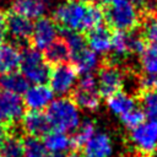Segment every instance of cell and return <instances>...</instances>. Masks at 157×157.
Masks as SVG:
<instances>
[{"instance_id": "19", "label": "cell", "mask_w": 157, "mask_h": 157, "mask_svg": "<svg viewBox=\"0 0 157 157\" xmlns=\"http://www.w3.org/2000/svg\"><path fill=\"white\" fill-rule=\"evenodd\" d=\"M107 107L113 114L123 117L128 112L136 108V101L129 92L119 91L107 98Z\"/></svg>"}, {"instance_id": "41", "label": "cell", "mask_w": 157, "mask_h": 157, "mask_svg": "<svg viewBox=\"0 0 157 157\" xmlns=\"http://www.w3.org/2000/svg\"><path fill=\"white\" fill-rule=\"evenodd\" d=\"M43 1H44V2H47V1H50V0H43Z\"/></svg>"}, {"instance_id": "22", "label": "cell", "mask_w": 157, "mask_h": 157, "mask_svg": "<svg viewBox=\"0 0 157 157\" xmlns=\"http://www.w3.org/2000/svg\"><path fill=\"white\" fill-rule=\"evenodd\" d=\"M0 86L4 88V91L16 94H23L29 87L26 77L17 71L2 75V77L0 78Z\"/></svg>"}, {"instance_id": "33", "label": "cell", "mask_w": 157, "mask_h": 157, "mask_svg": "<svg viewBox=\"0 0 157 157\" xmlns=\"http://www.w3.org/2000/svg\"><path fill=\"white\" fill-rule=\"evenodd\" d=\"M7 36V23H6V15L0 11V44L4 43Z\"/></svg>"}, {"instance_id": "13", "label": "cell", "mask_w": 157, "mask_h": 157, "mask_svg": "<svg viewBox=\"0 0 157 157\" xmlns=\"http://www.w3.org/2000/svg\"><path fill=\"white\" fill-rule=\"evenodd\" d=\"M22 129L23 131L32 137H44L52 129L47 114L43 112H32L29 110L22 117Z\"/></svg>"}, {"instance_id": "38", "label": "cell", "mask_w": 157, "mask_h": 157, "mask_svg": "<svg viewBox=\"0 0 157 157\" xmlns=\"http://www.w3.org/2000/svg\"><path fill=\"white\" fill-rule=\"evenodd\" d=\"M47 157H61V155H55V153H49V152H48Z\"/></svg>"}, {"instance_id": "9", "label": "cell", "mask_w": 157, "mask_h": 157, "mask_svg": "<svg viewBox=\"0 0 157 157\" xmlns=\"http://www.w3.org/2000/svg\"><path fill=\"white\" fill-rule=\"evenodd\" d=\"M96 78H97V88L99 94L107 98L121 91V87L125 83L124 74L113 65L101 67Z\"/></svg>"}, {"instance_id": "28", "label": "cell", "mask_w": 157, "mask_h": 157, "mask_svg": "<svg viewBox=\"0 0 157 157\" xmlns=\"http://www.w3.org/2000/svg\"><path fill=\"white\" fill-rule=\"evenodd\" d=\"M48 151L42 140L28 136L23 140V157H47Z\"/></svg>"}, {"instance_id": "23", "label": "cell", "mask_w": 157, "mask_h": 157, "mask_svg": "<svg viewBox=\"0 0 157 157\" xmlns=\"http://www.w3.org/2000/svg\"><path fill=\"white\" fill-rule=\"evenodd\" d=\"M48 63L59 65V64H64L70 59V50L67 44L65 43V40H55L53 44H50L47 49H45V56Z\"/></svg>"}, {"instance_id": "7", "label": "cell", "mask_w": 157, "mask_h": 157, "mask_svg": "<svg viewBox=\"0 0 157 157\" xmlns=\"http://www.w3.org/2000/svg\"><path fill=\"white\" fill-rule=\"evenodd\" d=\"M146 49L144 38L126 31H115L112 37V53L118 59H124L132 54L141 55Z\"/></svg>"}, {"instance_id": "35", "label": "cell", "mask_w": 157, "mask_h": 157, "mask_svg": "<svg viewBox=\"0 0 157 157\" xmlns=\"http://www.w3.org/2000/svg\"><path fill=\"white\" fill-rule=\"evenodd\" d=\"M99 1H101L103 5L110 7V6H114V5H117V4H119V2H121V1H124V0H99Z\"/></svg>"}, {"instance_id": "36", "label": "cell", "mask_w": 157, "mask_h": 157, "mask_svg": "<svg viewBox=\"0 0 157 157\" xmlns=\"http://www.w3.org/2000/svg\"><path fill=\"white\" fill-rule=\"evenodd\" d=\"M6 136V129L2 124H0V142L4 140V137Z\"/></svg>"}, {"instance_id": "12", "label": "cell", "mask_w": 157, "mask_h": 157, "mask_svg": "<svg viewBox=\"0 0 157 157\" xmlns=\"http://www.w3.org/2000/svg\"><path fill=\"white\" fill-rule=\"evenodd\" d=\"M0 113L7 123H15L25 115V103L20 94L2 91L0 92Z\"/></svg>"}, {"instance_id": "39", "label": "cell", "mask_w": 157, "mask_h": 157, "mask_svg": "<svg viewBox=\"0 0 157 157\" xmlns=\"http://www.w3.org/2000/svg\"><path fill=\"white\" fill-rule=\"evenodd\" d=\"M74 1H78V2H83V4H90L92 0H74Z\"/></svg>"}, {"instance_id": "32", "label": "cell", "mask_w": 157, "mask_h": 157, "mask_svg": "<svg viewBox=\"0 0 157 157\" xmlns=\"http://www.w3.org/2000/svg\"><path fill=\"white\" fill-rule=\"evenodd\" d=\"M140 86H141V88H144V91H146V90L157 91V76L144 77L142 80H140Z\"/></svg>"}, {"instance_id": "4", "label": "cell", "mask_w": 157, "mask_h": 157, "mask_svg": "<svg viewBox=\"0 0 157 157\" xmlns=\"http://www.w3.org/2000/svg\"><path fill=\"white\" fill-rule=\"evenodd\" d=\"M105 20L117 31H132L140 21L137 7L130 1L124 0L114 6L108 7L105 12Z\"/></svg>"}, {"instance_id": "20", "label": "cell", "mask_w": 157, "mask_h": 157, "mask_svg": "<svg viewBox=\"0 0 157 157\" xmlns=\"http://www.w3.org/2000/svg\"><path fill=\"white\" fill-rule=\"evenodd\" d=\"M70 59L72 60L74 67L77 70V72H81L82 75L92 74L97 69L98 63H99L98 55L94 52H92L88 47L72 54Z\"/></svg>"}, {"instance_id": "24", "label": "cell", "mask_w": 157, "mask_h": 157, "mask_svg": "<svg viewBox=\"0 0 157 157\" xmlns=\"http://www.w3.org/2000/svg\"><path fill=\"white\" fill-rule=\"evenodd\" d=\"M1 157H23V140L16 135H6L0 142Z\"/></svg>"}, {"instance_id": "8", "label": "cell", "mask_w": 157, "mask_h": 157, "mask_svg": "<svg viewBox=\"0 0 157 157\" xmlns=\"http://www.w3.org/2000/svg\"><path fill=\"white\" fill-rule=\"evenodd\" d=\"M130 140L135 148L145 155L157 150V121L145 120L130 132Z\"/></svg>"}, {"instance_id": "40", "label": "cell", "mask_w": 157, "mask_h": 157, "mask_svg": "<svg viewBox=\"0 0 157 157\" xmlns=\"http://www.w3.org/2000/svg\"><path fill=\"white\" fill-rule=\"evenodd\" d=\"M1 121H2V117H1V113H0V124H1Z\"/></svg>"}, {"instance_id": "30", "label": "cell", "mask_w": 157, "mask_h": 157, "mask_svg": "<svg viewBox=\"0 0 157 157\" xmlns=\"http://www.w3.org/2000/svg\"><path fill=\"white\" fill-rule=\"evenodd\" d=\"M144 40L151 45H157V15H150L142 25Z\"/></svg>"}, {"instance_id": "10", "label": "cell", "mask_w": 157, "mask_h": 157, "mask_svg": "<svg viewBox=\"0 0 157 157\" xmlns=\"http://www.w3.org/2000/svg\"><path fill=\"white\" fill-rule=\"evenodd\" d=\"M58 26L56 22L49 17H40L33 23V32L31 36L33 48L37 50H45L56 40Z\"/></svg>"}, {"instance_id": "34", "label": "cell", "mask_w": 157, "mask_h": 157, "mask_svg": "<svg viewBox=\"0 0 157 157\" xmlns=\"http://www.w3.org/2000/svg\"><path fill=\"white\" fill-rule=\"evenodd\" d=\"M136 7H152L153 0H130Z\"/></svg>"}, {"instance_id": "2", "label": "cell", "mask_w": 157, "mask_h": 157, "mask_svg": "<svg viewBox=\"0 0 157 157\" xmlns=\"http://www.w3.org/2000/svg\"><path fill=\"white\" fill-rule=\"evenodd\" d=\"M47 117L54 130L70 132L81 124V114L76 103L67 97L55 98L47 108Z\"/></svg>"}, {"instance_id": "6", "label": "cell", "mask_w": 157, "mask_h": 157, "mask_svg": "<svg viewBox=\"0 0 157 157\" xmlns=\"http://www.w3.org/2000/svg\"><path fill=\"white\" fill-rule=\"evenodd\" d=\"M49 87L54 94L66 97L77 83V70L70 64H59L50 70Z\"/></svg>"}, {"instance_id": "29", "label": "cell", "mask_w": 157, "mask_h": 157, "mask_svg": "<svg viewBox=\"0 0 157 157\" xmlns=\"http://www.w3.org/2000/svg\"><path fill=\"white\" fill-rule=\"evenodd\" d=\"M64 40L69 47L70 50V56L81 49L87 47V42L83 38V36L80 32H71V31H65L64 33Z\"/></svg>"}, {"instance_id": "16", "label": "cell", "mask_w": 157, "mask_h": 157, "mask_svg": "<svg viewBox=\"0 0 157 157\" xmlns=\"http://www.w3.org/2000/svg\"><path fill=\"white\" fill-rule=\"evenodd\" d=\"M113 153V144L105 132H96V135L83 146L82 157H110Z\"/></svg>"}, {"instance_id": "5", "label": "cell", "mask_w": 157, "mask_h": 157, "mask_svg": "<svg viewBox=\"0 0 157 157\" xmlns=\"http://www.w3.org/2000/svg\"><path fill=\"white\" fill-rule=\"evenodd\" d=\"M72 101L78 108L86 110H94L99 107L101 94L97 88V78L93 74L82 75L76 90L74 91Z\"/></svg>"}, {"instance_id": "1", "label": "cell", "mask_w": 157, "mask_h": 157, "mask_svg": "<svg viewBox=\"0 0 157 157\" xmlns=\"http://www.w3.org/2000/svg\"><path fill=\"white\" fill-rule=\"evenodd\" d=\"M54 21L65 31L90 32L99 26L105 18V13L99 5L83 4L69 0L58 5L53 12Z\"/></svg>"}, {"instance_id": "17", "label": "cell", "mask_w": 157, "mask_h": 157, "mask_svg": "<svg viewBox=\"0 0 157 157\" xmlns=\"http://www.w3.org/2000/svg\"><path fill=\"white\" fill-rule=\"evenodd\" d=\"M47 5L43 0H13L11 12L21 15L29 20H38L44 16Z\"/></svg>"}, {"instance_id": "14", "label": "cell", "mask_w": 157, "mask_h": 157, "mask_svg": "<svg viewBox=\"0 0 157 157\" xmlns=\"http://www.w3.org/2000/svg\"><path fill=\"white\" fill-rule=\"evenodd\" d=\"M7 23V34L17 42H26L31 38L33 32V22L29 18H26L15 12H10L6 16Z\"/></svg>"}, {"instance_id": "31", "label": "cell", "mask_w": 157, "mask_h": 157, "mask_svg": "<svg viewBox=\"0 0 157 157\" xmlns=\"http://www.w3.org/2000/svg\"><path fill=\"white\" fill-rule=\"evenodd\" d=\"M120 120L128 129L132 130V129H135L136 126H139L140 124H142L145 121V114L140 108L136 107L132 110L124 114L123 117H120Z\"/></svg>"}, {"instance_id": "37", "label": "cell", "mask_w": 157, "mask_h": 157, "mask_svg": "<svg viewBox=\"0 0 157 157\" xmlns=\"http://www.w3.org/2000/svg\"><path fill=\"white\" fill-rule=\"evenodd\" d=\"M64 157H82V156H80V155H78V153H76V152H71V153L65 155Z\"/></svg>"}, {"instance_id": "11", "label": "cell", "mask_w": 157, "mask_h": 157, "mask_svg": "<svg viewBox=\"0 0 157 157\" xmlns=\"http://www.w3.org/2000/svg\"><path fill=\"white\" fill-rule=\"evenodd\" d=\"M23 103L32 112H42L47 109L54 101V93L45 83H36L27 88L23 93Z\"/></svg>"}, {"instance_id": "25", "label": "cell", "mask_w": 157, "mask_h": 157, "mask_svg": "<svg viewBox=\"0 0 157 157\" xmlns=\"http://www.w3.org/2000/svg\"><path fill=\"white\" fill-rule=\"evenodd\" d=\"M96 135V125L91 120H85L75 130V134L71 137L72 147H83L93 136Z\"/></svg>"}, {"instance_id": "18", "label": "cell", "mask_w": 157, "mask_h": 157, "mask_svg": "<svg viewBox=\"0 0 157 157\" xmlns=\"http://www.w3.org/2000/svg\"><path fill=\"white\" fill-rule=\"evenodd\" d=\"M21 52L10 43L0 44V74L13 72L20 67Z\"/></svg>"}, {"instance_id": "27", "label": "cell", "mask_w": 157, "mask_h": 157, "mask_svg": "<svg viewBox=\"0 0 157 157\" xmlns=\"http://www.w3.org/2000/svg\"><path fill=\"white\" fill-rule=\"evenodd\" d=\"M141 110L150 120L157 121V91L146 90L141 94Z\"/></svg>"}, {"instance_id": "21", "label": "cell", "mask_w": 157, "mask_h": 157, "mask_svg": "<svg viewBox=\"0 0 157 157\" xmlns=\"http://www.w3.org/2000/svg\"><path fill=\"white\" fill-rule=\"evenodd\" d=\"M43 144L49 153H55V155H61L66 152L70 147H72L71 137L66 132L58 130H50L44 136Z\"/></svg>"}, {"instance_id": "15", "label": "cell", "mask_w": 157, "mask_h": 157, "mask_svg": "<svg viewBox=\"0 0 157 157\" xmlns=\"http://www.w3.org/2000/svg\"><path fill=\"white\" fill-rule=\"evenodd\" d=\"M112 37L113 33L103 26H99L88 32L87 36V47L94 52L97 55H103L110 52L112 49Z\"/></svg>"}, {"instance_id": "42", "label": "cell", "mask_w": 157, "mask_h": 157, "mask_svg": "<svg viewBox=\"0 0 157 157\" xmlns=\"http://www.w3.org/2000/svg\"><path fill=\"white\" fill-rule=\"evenodd\" d=\"M0 157H1V156H0Z\"/></svg>"}, {"instance_id": "3", "label": "cell", "mask_w": 157, "mask_h": 157, "mask_svg": "<svg viewBox=\"0 0 157 157\" xmlns=\"http://www.w3.org/2000/svg\"><path fill=\"white\" fill-rule=\"evenodd\" d=\"M21 74L28 82L45 83L49 80L50 67L43 54L36 48H26L21 53Z\"/></svg>"}, {"instance_id": "26", "label": "cell", "mask_w": 157, "mask_h": 157, "mask_svg": "<svg viewBox=\"0 0 157 157\" xmlns=\"http://www.w3.org/2000/svg\"><path fill=\"white\" fill-rule=\"evenodd\" d=\"M140 61L146 76H157V45L147 47L140 55Z\"/></svg>"}]
</instances>
